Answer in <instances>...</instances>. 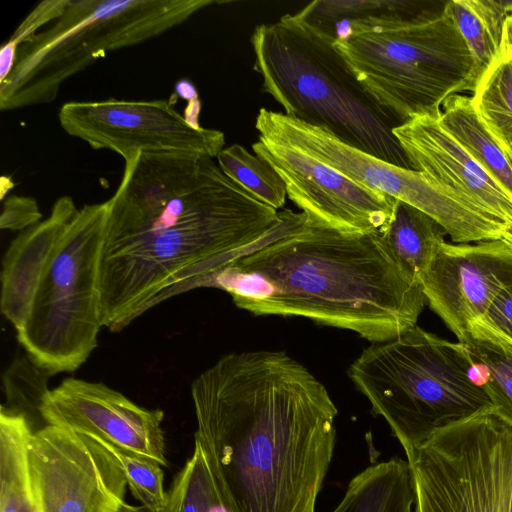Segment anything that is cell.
Wrapping results in <instances>:
<instances>
[{"mask_svg": "<svg viewBox=\"0 0 512 512\" xmlns=\"http://www.w3.org/2000/svg\"><path fill=\"white\" fill-rule=\"evenodd\" d=\"M108 201L101 256L102 325L119 332L161 302L265 241L292 231L213 158L137 153Z\"/></svg>", "mask_w": 512, "mask_h": 512, "instance_id": "cell-1", "label": "cell"}, {"mask_svg": "<svg viewBox=\"0 0 512 512\" xmlns=\"http://www.w3.org/2000/svg\"><path fill=\"white\" fill-rule=\"evenodd\" d=\"M197 429L232 512H316L338 410L283 351L229 353L191 384Z\"/></svg>", "mask_w": 512, "mask_h": 512, "instance_id": "cell-2", "label": "cell"}, {"mask_svg": "<svg viewBox=\"0 0 512 512\" xmlns=\"http://www.w3.org/2000/svg\"><path fill=\"white\" fill-rule=\"evenodd\" d=\"M198 287L223 289L257 316L304 317L373 343L417 325L427 303L381 230L344 233L306 222L223 265Z\"/></svg>", "mask_w": 512, "mask_h": 512, "instance_id": "cell-3", "label": "cell"}, {"mask_svg": "<svg viewBox=\"0 0 512 512\" xmlns=\"http://www.w3.org/2000/svg\"><path fill=\"white\" fill-rule=\"evenodd\" d=\"M333 42L296 14L256 26L251 45L261 91L271 95L285 115L385 162L412 169L393 134L401 122L365 90Z\"/></svg>", "mask_w": 512, "mask_h": 512, "instance_id": "cell-4", "label": "cell"}, {"mask_svg": "<svg viewBox=\"0 0 512 512\" xmlns=\"http://www.w3.org/2000/svg\"><path fill=\"white\" fill-rule=\"evenodd\" d=\"M475 371L463 343L415 325L364 349L348 376L406 452L437 429L493 407Z\"/></svg>", "mask_w": 512, "mask_h": 512, "instance_id": "cell-5", "label": "cell"}, {"mask_svg": "<svg viewBox=\"0 0 512 512\" xmlns=\"http://www.w3.org/2000/svg\"><path fill=\"white\" fill-rule=\"evenodd\" d=\"M213 0H69L43 32L20 45L0 82V109L49 104L68 78L106 53L137 45L180 25Z\"/></svg>", "mask_w": 512, "mask_h": 512, "instance_id": "cell-6", "label": "cell"}, {"mask_svg": "<svg viewBox=\"0 0 512 512\" xmlns=\"http://www.w3.org/2000/svg\"><path fill=\"white\" fill-rule=\"evenodd\" d=\"M445 4L403 25L333 42L365 90L401 124L439 118L448 97L474 90L473 60Z\"/></svg>", "mask_w": 512, "mask_h": 512, "instance_id": "cell-7", "label": "cell"}, {"mask_svg": "<svg viewBox=\"0 0 512 512\" xmlns=\"http://www.w3.org/2000/svg\"><path fill=\"white\" fill-rule=\"evenodd\" d=\"M108 201L84 205L46 267L17 339L51 375L73 372L97 347L102 325L101 256Z\"/></svg>", "mask_w": 512, "mask_h": 512, "instance_id": "cell-8", "label": "cell"}, {"mask_svg": "<svg viewBox=\"0 0 512 512\" xmlns=\"http://www.w3.org/2000/svg\"><path fill=\"white\" fill-rule=\"evenodd\" d=\"M405 454L415 512H509L512 423L494 407L437 429Z\"/></svg>", "mask_w": 512, "mask_h": 512, "instance_id": "cell-9", "label": "cell"}, {"mask_svg": "<svg viewBox=\"0 0 512 512\" xmlns=\"http://www.w3.org/2000/svg\"><path fill=\"white\" fill-rule=\"evenodd\" d=\"M27 471L39 512H120L127 481L94 438L46 424L26 448Z\"/></svg>", "mask_w": 512, "mask_h": 512, "instance_id": "cell-10", "label": "cell"}, {"mask_svg": "<svg viewBox=\"0 0 512 512\" xmlns=\"http://www.w3.org/2000/svg\"><path fill=\"white\" fill-rule=\"evenodd\" d=\"M62 129L93 149L111 150L124 160L137 153H192L216 158L223 132L190 126L170 100L71 101L58 113Z\"/></svg>", "mask_w": 512, "mask_h": 512, "instance_id": "cell-11", "label": "cell"}, {"mask_svg": "<svg viewBox=\"0 0 512 512\" xmlns=\"http://www.w3.org/2000/svg\"><path fill=\"white\" fill-rule=\"evenodd\" d=\"M252 149L283 179L287 197L309 225L369 233L385 227L393 216L397 199L351 180L291 144L259 135Z\"/></svg>", "mask_w": 512, "mask_h": 512, "instance_id": "cell-12", "label": "cell"}, {"mask_svg": "<svg viewBox=\"0 0 512 512\" xmlns=\"http://www.w3.org/2000/svg\"><path fill=\"white\" fill-rule=\"evenodd\" d=\"M48 425L104 440L167 466L164 413L147 409L102 382L67 378L43 398Z\"/></svg>", "mask_w": 512, "mask_h": 512, "instance_id": "cell-13", "label": "cell"}, {"mask_svg": "<svg viewBox=\"0 0 512 512\" xmlns=\"http://www.w3.org/2000/svg\"><path fill=\"white\" fill-rule=\"evenodd\" d=\"M419 283L429 307L461 342L512 284V248L503 240L444 242Z\"/></svg>", "mask_w": 512, "mask_h": 512, "instance_id": "cell-14", "label": "cell"}, {"mask_svg": "<svg viewBox=\"0 0 512 512\" xmlns=\"http://www.w3.org/2000/svg\"><path fill=\"white\" fill-rule=\"evenodd\" d=\"M255 128L259 135L291 144L351 180L425 213L431 212L438 202L440 188L424 173L385 162L341 142L323 129L284 113L261 108Z\"/></svg>", "mask_w": 512, "mask_h": 512, "instance_id": "cell-15", "label": "cell"}, {"mask_svg": "<svg viewBox=\"0 0 512 512\" xmlns=\"http://www.w3.org/2000/svg\"><path fill=\"white\" fill-rule=\"evenodd\" d=\"M411 168L503 220L512 227V196L443 128L421 116L393 130Z\"/></svg>", "mask_w": 512, "mask_h": 512, "instance_id": "cell-16", "label": "cell"}, {"mask_svg": "<svg viewBox=\"0 0 512 512\" xmlns=\"http://www.w3.org/2000/svg\"><path fill=\"white\" fill-rule=\"evenodd\" d=\"M78 210L72 197L61 196L45 220L10 243L2 262L0 308L16 330L25 322L38 283Z\"/></svg>", "mask_w": 512, "mask_h": 512, "instance_id": "cell-17", "label": "cell"}, {"mask_svg": "<svg viewBox=\"0 0 512 512\" xmlns=\"http://www.w3.org/2000/svg\"><path fill=\"white\" fill-rule=\"evenodd\" d=\"M445 2L316 0L295 14L335 42L350 36L403 25L429 14Z\"/></svg>", "mask_w": 512, "mask_h": 512, "instance_id": "cell-18", "label": "cell"}, {"mask_svg": "<svg viewBox=\"0 0 512 512\" xmlns=\"http://www.w3.org/2000/svg\"><path fill=\"white\" fill-rule=\"evenodd\" d=\"M415 491L407 460L392 457L354 476L331 512H415Z\"/></svg>", "mask_w": 512, "mask_h": 512, "instance_id": "cell-19", "label": "cell"}, {"mask_svg": "<svg viewBox=\"0 0 512 512\" xmlns=\"http://www.w3.org/2000/svg\"><path fill=\"white\" fill-rule=\"evenodd\" d=\"M439 122L481 168L512 196V168L475 111L471 97L455 94L441 107Z\"/></svg>", "mask_w": 512, "mask_h": 512, "instance_id": "cell-20", "label": "cell"}, {"mask_svg": "<svg viewBox=\"0 0 512 512\" xmlns=\"http://www.w3.org/2000/svg\"><path fill=\"white\" fill-rule=\"evenodd\" d=\"M380 230L394 255L418 282L448 235L428 214L400 200L391 220Z\"/></svg>", "mask_w": 512, "mask_h": 512, "instance_id": "cell-21", "label": "cell"}, {"mask_svg": "<svg viewBox=\"0 0 512 512\" xmlns=\"http://www.w3.org/2000/svg\"><path fill=\"white\" fill-rule=\"evenodd\" d=\"M510 4L503 0H451L445 4L473 60L475 85L499 53Z\"/></svg>", "mask_w": 512, "mask_h": 512, "instance_id": "cell-22", "label": "cell"}, {"mask_svg": "<svg viewBox=\"0 0 512 512\" xmlns=\"http://www.w3.org/2000/svg\"><path fill=\"white\" fill-rule=\"evenodd\" d=\"M29 420L3 405L0 413V512H39L31 491L26 460Z\"/></svg>", "mask_w": 512, "mask_h": 512, "instance_id": "cell-23", "label": "cell"}, {"mask_svg": "<svg viewBox=\"0 0 512 512\" xmlns=\"http://www.w3.org/2000/svg\"><path fill=\"white\" fill-rule=\"evenodd\" d=\"M472 93L475 111L502 150L512 145V39L504 32L498 55Z\"/></svg>", "mask_w": 512, "mask_h": 512, "instance_id": "cell-24", "label": "cell"}, {"mask_svg": "<svg viewBox=\"0 0 512 512\" xmlns=\"http://www.w3.org/2000/svg\"><path fill=\"white\" fill-rule=\"evenodd\" d=\"M160 512H232L197 440L192 456L174 477Z\"/></svg>", "mask_w": 512, "mask_h": 512, "instance_id": "cell-25", "label": "cell"}, {"mask_svg": "<svg viewBox=\"0 0 512 512\" xmlns=\"http://www.w3.org/2000/svg\"><path fill=\"white\" fill-rule=\"evenodd\" d=\"M461 343L483 371L482 385L493 407L512 423V346L474 330Z\"/></svg>", "mask_w": 512, "mask_h": 512, "instance_id": "cell-26", "label": "cell"}, {"mask_svg": "<svg viewBox=\"0 0 512 512\" xmlns=\"http://www.w3.org/2000/svg\"><path fill=\"white\" fill-rule=\"evenodd\" d=\"M221 171L253 197L275 210L286 202V186L275 169L240 144L223 148L216 157Z\"/></svg>", "mask_w": 512, "mask_h": 512, "instance_id": "cell-27", "label": "cell"}, {"mask_svg": "<svg viewBox=\"0 0 512 512\" xmlns=\"http://www.w3.org/2000/svg\"><path fill=\"white\" fill-rule=\"evenodd\" d=\"M91 437V436H90ZM97 440L116 459L135 499L150 512H160L166 503L162 465L154 459Z\"/></svg>", "mask_w": 512, "mask_h": 512, "instance_id": "cell-28", "label": "cell"}, {"mask_svg": "<svg viewBox=\"0 0 512 512\" xmlns=\"http://www.w3.org/2000/svg\"><path fill=\"white\" fill-rule=\"evenodd\" d=\"M50 376V373L38 367L29 357L15 359L3 378L9 404L6 408L23 414L28 420L31 414L41 417L40 407L49 391L47 379Z\"/></svg>", "mask_w": 512, "mask_h": 512, "instance_id": "cell-29", "label": "cell"}, {"mask_svg": "<svg viewBox=\"0 0 512 512\" xmlns=\"http://www.w3.org/2000/svg\"><path fill=\"white\" fill-rule=\"evenodd\" d=\"M468 329L495 337L512 346V284L497 295L487 312L474 320Z\"/></svg>", "mask_w": 512, "mask_h": 512, "instance_id": "cell-30", "label": "cell"}, {"mask_svg": "<svg viewBox=\"0 0 512 512\" xmlns=\"http://www.w3.org/2000/svg\"><path fill=\"white\" fill-rule=\"evenodd\" d=\"M41 218L42 213L34 198L10 195L3 202L0 228L22 232L39 223Z\"/></svg>", "mask_w": 512, "mask_h": 512, "instance_id": "cell-31", "label": "cell"}, {"mask_svg": "<svg viewBox=\"0 0 512 512\" xmlns=\"http://www.w3.org/2000/svg\"><path fill=\"white\" fill-rule=\"evenodd\" d=\"M68 3L69 0L41 1L19 24L8 41L20 47V45L36 35V31L41 26L59 18Z\"/></svg>", "mask_w": 512, "mask_h": 512, "instance_id": "cell-32", "label": "cell"}, {"mask_svg": "<svg viewBox=\"0 0 512 512\" xmlns=\"http://www.w3.org/2000/svg\"><path fill=\"white\" fill-rule=\"evenodd\" d=\"M19 47L6 41L0 49V82L4 81L12 72L18 54Z\"/></svg>", "mask_w": 512, "mask_h": 512, "instance_id": "cell-33", "label": "cell"}, {"mask_svg": "<svg viewBox=\"0 0 512 512\" xmlns=\"http://www.w3.org/2000/svg\"><path fill=\"white\" fill-rule=\"evenodd\" d=\"M201 112V101L198 97H195L188 101L187 106L184 109V113L182 114L185 121L194 128H201L202 126L199 123V116Z\"/></svg>", "mask_w": 512, "mask_h": 512, "instance_id": "cell-34", "label": "cell"}, {"mask_svg": "<svg viewBox=\"0 0 512 512\" xmlns=\"http://www.w3.org/2000/svg\"><path fill=\"white\" fill-rule=\"evenodd\" d=\"M173 96H175L176 99L181 98L188 102L199 95L193 82L187 78H183L176 82Z\"/></svg>", "mask_w": 512, "mask_h": 512, "instance_id": "cell-35", "label": "cell"}, {"mask_svg": "<svg viewBox=\"0 0 512 512\" xmlns=\"http://www.w3.org/2000/svg\"><path fill=\"white\" fill-rule=\"evenodd\" d=\"M502 239L512 248V227L505 232Z\"/></svg>", "mask_w": 512, "mask_h": 512, "instance_id": "cell-36", "label": "cell"}, {"mask_svg": "<svg viewBox=\"0 0 512 512\" xmlns=\"http://www.w3.org/2000/svg\"><path fill=\"white\" fill-rule=\"evenodd\" d=\"M503 152L512 168V145L503 149Z\"/></svg>", "mask_w": 512, "mask_h": 512, "instance_id": "cell-37", "label": "cell"}, {"mask_svg": "<svg viewBox=\"0 0 512 512\" xmlns=\"http://www.w3.org/2000/svg\"><path fill=\"white\" fill-rule=\"evenodd\" d=\"M507 23L510 30V33L512 35V2L509 7L508 17H507Z\"/></svg>", "mask_w": 512, "mask_h": 512, "instance_id": "cell-38", "label": "cell"}, {"mask_svg": "<svg viewBox=\"0 0 512 512\" xmlns=\"http://www.w3.org/2000/svg\"><path fill=\"white\" fill-rule=\"evenodd\" d=\"M509 512H512V496H511V501H510V509H509Z\"/></svg>", "mask_w": 512, "mask_h": 512, "instance_id": "cell-39", "label": "cell"}]
</instances>
